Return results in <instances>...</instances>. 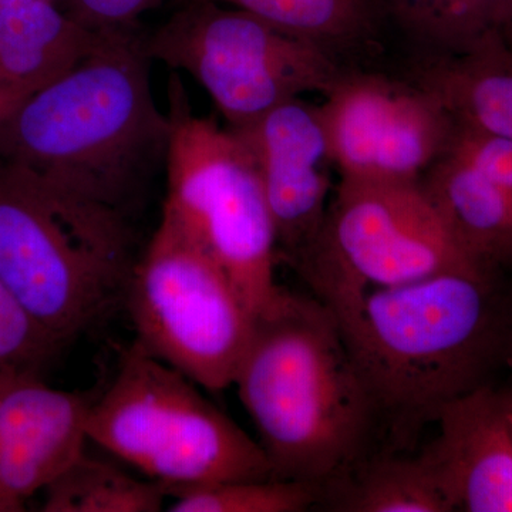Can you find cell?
<instances>
[{
  "mask_svg": "<svg viewBox=\"0 0 512 512\" xmlns=\"http://www.w3.org/2000/svg\"><path fill=\"white\" fill-rule=\"evenodd\" d=\"M165 0H66L69 15L93 32L136 28L141 15L163 5Z\"/></svg>",
  "mask_w": 512,
  "mask_h": 512,
  "instance_id": "obj_24",
  "label": "cell"
},
{
  "mask_svg": "<svg viewBox=\"0 0 512 512\" xmlns=\"http://www.w3.org/2000/svg\"><path fill=\"white\" fill-rule=\"evenodd\" d=\"M332 313L390 451L412 446L446 404L508 367L512 281L501 272L457 269L370 289Z\"/></svg>",
  "mask_w": 512,
  "mask_h": 512,
  "instance_id": "obj_1",
  "label": "cell"
},
{
  "mask_svg": "<svg viewBox=\"0 0 512 512\" xmlns=\"http://www.w3.org/2000/svg\"><path fill=\"white\" fill-rule=\"evenodd\" d=\"M47 2L56 3V5H59L60 2H66V0H47Z\"/></svg>",
  "mask_w": 512,
  "mask_h": 512,
  "instance_id": "obj_28",
  "label": "cell"
},
{
  "mask_svg": "<svg viewBox=\"0 0 512 512\" xmlns=\"http://www.w3.org/2000/svg\"><path fill=\"white\" fill-rule=\"evenodd\" d=\"M29 94L32 93L25 92V90L13 89V87L0 86V124L8 119L9 114L12 113Z\"/></svg>",
  "mask_w": 512,
  "mask_h": 512,
  "instance_id": "obj_25",
  "label": "cell"
},
{
  "mask_svg": "<svg viewBox=\"0 0 512 512\" xmlns=\"http://www.w3.org/2000/svg\"><path fill=\"white\" fill-rule=\"evenodd\" d=\"M319 106L340 177L420 183L450 147L456 120L409 76L346 67Z\"/></svg>",
  "mask_w": 512,
  "mask_h": 512,
  "instance_id": "obj_10",
  "label": "cell"
},
{
  "mask_svg": "<svg viewBox=\"0 0 512 512\" xmlns=\"http://www.w3.org/2000/svg\"><path fill=\"white\" fill-rule=\"evenodd\" d=\"M420 184L468 258L512 276V192L450 154Z\"/></svg>",
  "mask_w": 512,
  "mask_h": 512,
  "instance_id": "obj_14",
  "label": "cell"
},
{
  "mask_svg": "<svg viewBox=\"0 0 512 512\" xmlns=\"http://www.w3.org/2000/svg\"><path fill=\"white\" fill-rule=\"evenodd\" d=\"M90 403L39 373H0V512L25 510L84 451Z\"/></svg>",
  "mask_w": 512,
  "mask_h": 512,
  "instance_id": "obj_12",
  "label": "cell"
},
{
  "mask_svg": "<svg viewBox=\"0 0 512 512\" xmlns=\"http://www.w3.org/2000/svg\"><path fill=\"white\" fill-rule=\"evenodd\" d=\"M64 348L0 284V373L8 370L39 373Z\"/></svg>",
  "mask_w": 512,
  "mask_h": 512,
  "instance_id": "obj_22",
  "label": "cell"
},
{
  "mask_svg": "<svg viewBox=\"0 0 512 512\" xmlns=\"http://www.w3.org/2000/svg\"><path fill=\"white\" fill-rule=\"evenodd\" d=\"M507 366H508V369L512 370V346H511V350H510V355H508Z\"/></svg>",
  "mask_w": 512,
  "mask_h": 512,
  "instance_id": "obj_27",
  "label": "cell"
},
{
  "mask_svg": "<svg viewBox=\"0 0 512 512\" xmlns=\"http://www.w3.org/2000/svg\"><path fill=\"white\" fill-rule=\"evenodd\" d=\"M144 49L194 77L231 128L303 94L325 96L346 69L313 43L215 0H191L144 37Z\"/></svg>",
  "mask_w": 512,
  "mask_h": 512,
  "instance_id": "obj_9",
  "label": "cell"
},
{
  "mask_svg": "<svg viewBox=\"0 0 512 512\" xmlns=\"http://www.w3.org/2000/svg\"><path fill=\"white\" fill-rule=\"evenodd\" d=\"M512 389L488 383L446 404L420 453L453 511L512 512Z\"/></svg>",
  "mask_w": 512,
  "mask_h": 512,
  "instance_id": "obj_13",
  "label": "cell"
},
{
  "mask_svg": "<svg viewBox=\"0 0 512 512\" xmlns=\"http://www.w3.org/2000/svg\"><path fill=\"white\" fill-rule=\"evenodd\" d=\"M466 268L483 266L461 249L420 183L340 177L315 247L293 269L335 312L370 289Z\"/></svg>",
  "mask_w": 512,
  "mask_h": 512,
  "instance_id": "obj_7",
  "label": "cell"
},
{
  "mask_svg": "<svg viewBox=\"0 0 512 512\" xmlns=\"http://www.w3.org/2000/svg\"><path fill=\"white\" fill-rule=\"evenodd\" d=\"M416 57L458 56L501 37L512 0H380Z\"/></svg>",
  "mask_w": 512,
  "mask_h": 512,
  "instance_id": "obj_18",
  "label": "cell"
},
{
  "mask_svg": "<svg viewBox=\"0 0 512 512\" xmlns=\"http://www.w3.org/2000/svg\"><path fill=\"white\" fill-rule=\"evenodd\" d=\"M168 99L163 211L224 269L255 319L284 288L276 284L274 222L254 154L234 128L195 113L178 74Z\"/></svg>",
  "mask_w": 512,
  "mask_h": 512,
  "instance_id": "obj_6",
  "label": "cell"
},
{
  "mask_svg": "<svg viewBox=\"0 0 512 512\" xmlns=\"http://www.w3.org/2000/svg\"><path fill=\"white\" fill-rule=\"evenodd\" d=\"M311 42L343 67H366L387 25L380 0H215Z\"/></svg>",
  "mask_w": 512,
  "mask_h": 512,
  "instance_id": "obj_17",
  "label": "cell"
},
{
  "mask_svg": "<svg viewBox=\"0 0 512 512\" xmlns=\"http://www.w3.org/2000/svg\"><path fill=\"white\" fill-rule=\"evenodd\" d=\"M409 72L457 123L512 140V60L501 37L464 55L416 57Z\"/></svg>",
  "mask_w": 512,
  "mask_h": 512,
  "instance_id": "obj_16",
  "label": "cell"
},
{
  "mask_svg": "<svg viewBox=\"0 0 512 512\" xmlns=\"http://www.w3.org/2000/svg\"><path fill=\"white\" fill-rule=\"evenodd\" d=\"M46 512H157L167 497L163 485L127 474L82 451L45 488Z\"/></svg>",
  "mask_w": 512,
  "mask_h": 512,
  "instance_id": "obj_20",
  "label": "cell"
},
{
  "mask_svg": "<svg viewBox=\"0 0 512 512\" xmlns=\"http://www.w3.org/2000/svg\"><path fill=\"white\" fill-rule=\"evenodd\" d=\"M198 387L134 342L90 403L87 440L163 485L167 497L198 485L274 478L259 441Z\"/></svg>",
  "mask_w": 512,
  "mask_h": 512,
  "instance_id": "obj_5",
  "label": "cell"
},
{
  "mask_svg": "<svg viewBox=\"0 0 512 512\" xmlns=\"http://www.w3.org/2000/svg\"><path fill=\"white\" fill-rule=\"evenodd\" d=\"M124 309L150 355L208 392L234 384L254 316L224 269L167 212L138 255Z\"/></svg>",
  "mask_w": 512,
  "mask_h": 512,
  "instance_id": "obj_8",
  "label": "cell"
},
{
  "mask_svg": "<svg viewBox=\"0 0 512 512\" xmlns=\"http://www.w3.org/2000/svg\"><path fill=\"white\" fill-rule=\"evenodd\" d=\"M501 43H503L505 52L508 53L512 60V10L510 18H508L503 30H501Z\"/></svg>",
  "mask_w": 512,
  "mask_h": 512,
  "instance_id": "obj_26",
  "label": "cell"
},
{
  "mask_svg": "<svg viewBox=\"0 0 512 512\" xmlns=\"http://www.w3.org/2000/svg\"><path fill=\"white\" fill-rule=\"evenodd\" d=\"M151 62L136 28L101 32L72 69L0 124V158L134 220L170 143Z\"/></svg>",
  "mask_w": 512,
  "mask_h": 512,
  "instance_id": "obj_2",
  "label": "cell"
},
{
  "mask_svg": "<svg viewBox=\"0 0 512 512\" xmlns=\"http://www.w3.org/2000/svg\"><path fill=\"white\" fill-rule=\"evenodd\" d=\"M343 512H451L450 503L420 454L382 451L367 457L322 500Z\"/></svg>",
  "mask_w": 512,
  "mask_h": 512,
  "instance_id": "obj_19",
  "label": "cell"
},
{
  "mask_svg": "<svg viewBox=\"0 0 512 512\" xmlns=\"http://www.w3.org/2000/svg\"><path fill=\"white\" fill-rule=\"evenodd\" d=\"M512 192V140L457 123L447 153Z\"/></svg>",
  "mask_w": 512,
  "mask_h": 512,
  "instance_id": "obj_23",
  "label": "cell"
},
{
  "mask_svg": "<svg viewBox=\"0 0 512 512\" xmlns=\"http://www.w3.org/2000/svg\"><path fill=\"white\" fill-rule=\"evenodd\" d=\"M100 33L47 0H0V86L33 93L72 69Z\"/></svg>",
  "mask_w": 512,
  "mask_h": 512,
  "instance_id": "obj_15",
  "label": "cell"
},
{
  "mask_svg": "<svg viewBox=\"0 0 512 512\" xmlns=\"http://www.w3.org/2000/svg\"><path fill=\"white\" fill-rule=\"evenodd\" d=\"M508 419H510V427H511V431H512V409L510 412V416H508Z\"/></svg>",
  "mask_w": 512,
  "mask_h": 512,
  "instance_id": "obj_29",
  "label": "cell"
},
{
  "mask_svg": "<svg viewBox=\"0 0 512 512\" xmlns=\"http://www.w3.org/2000/svg\"><path fill=\"white\" fill-rule=\"evenodd\" d=\"M171 512H302L320 503L322 493L299 481H224L174 491Z\"/></svg>",
  "mask_w": 512,
  "mask_h": 512,
  "instance_id": "obj_21",
  "label": "cell"
},
{
  "mask_svg": "<svg viewBox=\"0 0 512 512\" xmlns=\"http://www.w3.org/2000/svg\"><path fill=\"white\" fill-rule=\"evenodd\" d=\"M234 384L274 478L323 494L372 456V403L338 320L315 296L284 289L256 316Z\"/></svg>",
  "mask_w": 512,
  "mask_h": 512,
  "instance_id": "obj_3",
  "label": "cell"
},
{
  "mask_svg": "<svg viewBox=\"0 0 512 512\" xmlns=\"http://www.w3.org/2000/svg\"><path fill=\"white\" fill-rule=\"evenodd\" d=\"M234 130L258 165L274 222L276 255L295 268L320 237L332 192L335 164L319 106L298 97Z\"/></svg>",
  "mask_w": 512,
  "mask_h": 512,
  "instance_id": "obj_11",
  "label": "cell"
},
{
  "mask_svg": "<svg viewBox=\"0 0 512 512\" xmlns=\"http://www.w3.org/2000/svg\"><path fill=\"white\" fill-rule=\"evenodd\" d=\"M133 220L0 158V284L66 346L124 308Z\"/></svg>",
  "mask_w": 512,
  "mask_h": 512,
  "instance_id": "obj_4",
  "label": "cell"
}]
</instances>
